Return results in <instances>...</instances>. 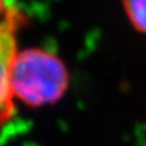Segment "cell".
Instances as JSON below:
<instances>
[{
  "label": "cell",
  "instance_id": "6da1fadb",
  "mask_svg": "<svg viewBox=\"0 0 146 146\" xmlns=\"http://www.w3.org/2000/svg\"><path fill=\"white\" fill-rule=\"evenodd\" d=\"M13 96L33 108L51 105L69 86L66 64L42 49H26L15 54L10 69Z\"/></svg>",
  "mask_w": 146,
  "mask_h": 146
},
{
  "label": "cell",
  "instance_id": "7a4b0ae2",
  "mask_svg": "<svg viewBox=\"0 0 146 146\" xmlns=\"http://www.w3.org/2000/svg\"><path fill=\"white\" fill-rule=\"evenodd\" d=\"M23 23V15L13 8H7L0 22V127L14 114V96L10 86V69L17 51L18 28Z\"/></svg>",
  "mask_w": 146,
  "mask_h": 146
},
{
  "label": "cell",
  "instance_id": "3957f363",
  "mask_svg": "<svg viewBox=\"0 0 146 146\" xmlns=\"http://www.w3.org/2000/svg\"><path fill=\"white\" fill-rule=\"evenodd\" d=\"M131 25L139 32L146 33V0H122Z\"/></svg>",
  "mask_w": 146,
  "mask_h": 146
},
{
  "label": "cell",
  "instance_id": "277c9868",
  "mask_svg": "<svg viewBox=\"0 0 146 146\" xmlns=\"http://www.w3.org/2000/svg\"><path fill=\"white\" fill-rule=\"evenodd\" d=\"M5 12H7V8L4 7V3H3V0H0V22H1L3 17H4Z\"/></svg>",
  "mask_w": 146,
  "mask_h": 146
}]
</instances>
